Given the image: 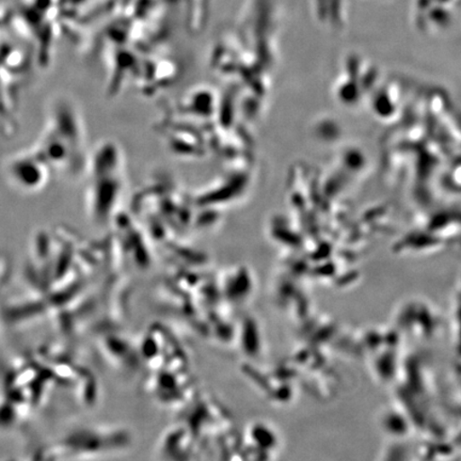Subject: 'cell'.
Masks as SVG:
<instances>
[{
  "label": "cell",
  "mask_w": 461,
  "mask_h": 461,
  "mask_svg": "<svg viewBox=\"0 0 461 461\" xmlns=\"http://www.w3.org/2000/svg\"><path fill=\"white\" fill-rule=\"evenodd\" d=\"M44 164L63 175H77L85 169V132L82 119L71 102H58L50 114L48 131L42 138L41 149Z\"/></svg>",
  "instance_id": "6da1fadb"
},
{
  "label": "cell",
  "mask_w": 461,
  "mask_h": 461,
  "mask_svg": "<svg viewBox=\"0 0 461 461\" xmlns=\"http://www.w3.org/2000/svg\"><path fill=\"white\" fill-rule=\"evenodd\" d=\"M86 159L89 169L88 184L85 192L89 215L103 221L119 203L123 195L125 173L122 153L113 143H105Z\"/></svg>",
  "instance_id": "7a4b0ae2"
}]
</instances>
